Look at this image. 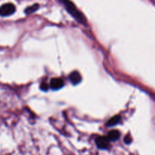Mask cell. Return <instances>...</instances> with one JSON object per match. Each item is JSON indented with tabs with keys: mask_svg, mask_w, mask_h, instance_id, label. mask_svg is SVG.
<instances>
[{
	"mask_svg": "<svg viewBox=\"0 0 155 155\" xmlns=\"http://www.w3.org/2000/svg\"><path fill=\"white\" fill-rule=\"evenodd\" d=\"M59 2L62 4V5L65 6V8H66L67 11L71 15H72L78 21H79L81 24H85L86 23V19L84 18V16L83 15L82 13L78 9L75 7V5L72 3L71 2H70L69 0H58Z\"/></svg>",
	"mask_w": 155,
	"mask_h": 155,
	"instance_id": "obj_1",
	"label": "cell"
},
{
	"mask_svg": "<svg viewBox=\"0 0 155 155\" xmlns=\"http://www.w3.org/2000/svg\"><path fill=\"white\" fill-rule=\"evenodd\" d=\"M15 12V6L12 3H6L0 7V15L6 17L12 15Z\"/></svg>",
	"mask_w": 155,
	"mask_h": 155,
	"instance_id": "obj_2",
	"label": "cell"
},
{
	"mask_svg": "<svg viewBox=\"0 0 155 155\" xmlns=\"http://www.w3.org/2000/svg\"><path fill=\"white\" fill-rule=\"evenodd\" d=\"M109 140L106 137H98L96 139V144L99 148L106 149L109 147Z\"/></svg>",
	"mask_w": 155,
	"mask_h": 155,
	"instance_id": "obj_3",
	"label": "cell"
},
{
	"mask_svg": "<svg viewBox=\"0 0 155 155\" xmlns=\"http://www.w3.org/2000/svg\"><path fill=\"white\" fill-rule=\"evenodd\" d=\"M64 86V81L62 78H53L50 82V87L53 90H59Z\"/></svg>",
	"mask_w": 155,
	"mask_h": 155,
	"instance_id": "obj_4",
	"label": "cell"
},
{
	"mask_svg": "<svg viewBox=\"0 0 155 155\" xmlns=\"http://www.w3.org/2000/svg\"><path fill=\"white\" fill-rule=\"evenodd\" d=\"M70 81L72 82L73 84H77L81 81V77L80 75V74L78 71H74V72L71 73L69 76Z\"/></svg>",
	"mask_w": 155,
	"mask_h": 155,
	"instance_id": "obj_5",
	"label": "cell"
},
{
	"mask_svg": "<svg viewBox=\"0 0 155 155\" xmlns=\"http://www.w3.org/2000/svg\"><path fill=\"white\" fill-rule=\"evenodd\" d=\"M120 136V134L118 131H111L110 133L108 134L107 138H108L109 141H116V140L118 139Z\"/></svg>",
	"mask_w": 155,
	"mask_h": 155,
	"instance_id": "obj_6",
	"label": "cell"
},
{
	"mask_svg": "<svg viewBox=\"0 0 155 155\" xmlns=\"http://www.w3.org/2000/svg\"><path fill=\"white\" fill-rule=\"evenodd\" d=\"M120 116H115L112 117L107 123V126H113L116 125L117 123H120Z\"/></svg>",
	"mask_w": 155,
	"mask_h": 155,
	"instance_id": "obj_7",
	"label": "cell"
},
{
	"mask_svg": "<svg viewBox=\"0 0 155 155\" xmlns=\"http://www.w3.org/2000/svg\"><path fill=\"white\" fill-rule=\"evenodd\" d=\"M38 8H39V5H37V4H35V5H33L32 6H30L28 7V8H26L25 12H26L27 14H31V13L37 11V10L38 9Z\"/></svg>",
	"mask_w": 155,
	"mask_h": 155,
	"instance_id": "obj_8",
	"label": "cell"
},
{
	"mask_svg": "<svg viewBox=\"0 0 155 155\" xmlns=\"http://www.w3.org/2000/svg\"><path fill=\"white\" fill-rule=\"evenodd\" d=\"M41 89L44 91H47V89H48V85H47L46 83H44V84H42V85H41Z\"/></svg>",
	"mask_w": 155,
	"mask_h": 155,
	"instance_id": "obj_9",
	"label": "cell"
},
{
	"mask_svg": "<svg viewBox=\"0 0 155 155\" xmlns=\"http://www.w3.org/2000/svg\"><path fill=\"white\" fill-rule=\"evenodd\" d=\"M131 141H132V139H131V138L129 137V135H128V136H126V138H125V141H126V144H129V143L131 142Z\"/></svg>",
	"mask_w": 155,
	"mask_h": 155,
	"instance_id": "obj_10",
	"label": "cell"
}]
</instances>
